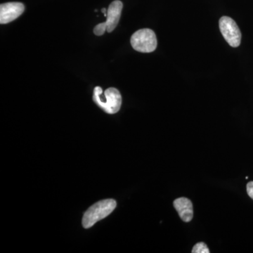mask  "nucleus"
<instances>
[{"label":"nucleus","mask_w":253,"mask_h":253,"mask_svg":"<svg viewBox=\"0 0 253 253\" xmlns=\"http://www.w3.org/2000/svg\"><path fill=\"white\" fill-rule=\"evenodd\" d=\"M95 104L105 112L115 114L121 109L122 105V96L117 89L109 88L103 93L102 88L96 86L92 97Z\"/></svg>","instance_id":"obj_1"},{"label":"nucleus","mask_w":253,"mask_h":253,"mask_svg":"<svg viewBox=\"0 0 253 253\" xmlns=\"http://www.w3.org/2000/svg\"><path fill=\"white\" fill-rule=\"evenodd\" d=\"M174 207L179 213L181 219L185 222H189L194 217L193 204L186 198H179L174 201Z\"/></svg>","instance_id":"obj_7"},{"label":"nucleus","mask_w":253,"mask_h":253,"mask_svg":"<svg viewBox=\"0 0 253 253\" xmlns=\"http://www.w3.org/2000/svg\"><path fill=\"white\" fill-rule=\"evenodd\" d=\"M25 6L21 2H7L0 5V23L6 24L23 14Z\"/></svg>","instance_id":"obj_6"},{"label":"nucleus","mask_w":253,"mask_h":253,"mask_svg":"<svg viewBox=\"0 0 253 253\" xmlns=\"http://www.w3.org/2000/svg\"><path fill=\"white\" fill-rule=\"evenodd\" d=\"M133 49L142 53H150L157 47V38L152 30L149 28L139 30L131 37Z\"/></svg>","instance_id":"obj_3"},{"label":"nucleus","mask_w":253,"mask_h":253,"mask_svg":"<svg viewBox=\"0 0 253 253\" xmlns=\"http://www.w3.org/2000/svg\"><path fill=\"white\" fill-rule=\"evenodd\" d=\"M116 201L113 199H106L99 201L91 206L84 214L83 225L89 229L96 222L109 215L116 208Z\"/></svg>","instance_id":"obj_2"},{"label":"nucleus","mask_w":253,"mask_h":253,"mask_svg":"<svg viewBox=\"0 0 253 253\" xmlns=\"http://www.w3.org/2000/svg\"><path fill=\"white\" fill-rule=\"evenodd\" d=\"M221 33L229 45L237 47L241 44V33L235 21L228 16H223L219 21Z\"/></svg>","instance_id":"obj_5"},{"label":"nucleus","mask_w":253,"mask_h":253,"mask_svg":"<svg viewBox=\"0 0 253 253\" xmlns=\"http://www.w3.org/2000/svg\"><path fill=\"white\" fill-rule=\"evenodd\" d=\"M101 12H102L103 14H104L105 17H106V16H107V10L105 9V8H103V9H101Z\"/></svg>","instance_id":"obj_10"},{"label":"nucleus","mask_w":253,"mask_h":253,"mask_svg":"<svg viewBox=\"0 0 253 253\" xmlns=\"http://www.w3.org/2000/svg\"><path fill=\"white\" fill-rule=\"evenodd\" d=\"M247 193L250 197L253 200V181L248 183Z\"/></svg>","instance_id":"obj_9"},{"label":"nucleus","mask_w":253,"mask_h":253,"mask_svg":"<svg viewBox=\"0 0 253 253\" xmlns=\"http://www.w3.org/2000/svg\"><path fill=\"white\" fill-rule=\"evenodd\" d=\"M123 7V2L120 0H115L109 5L107 9L106 21L104 23L96 25L94 28V33L96 36H101L105 32L111 33L119 23Z\"/></svg>","instance_id":"obj_4"},{"label":"nucleus","mask_w":253,"mask_h":253,"mask_svg":"<svg viewBox=\"0 0 253 253\" xmlns=\"http://www.w3.org/2000/svg\"><path fill=\"white\" fill-rule=\"evenodd\" d=\"M191 252L193 253H209L210 251L207 245L205 243L201 242L195 245Z\"/></svg>","instance_id":"obj_8"}]
</instances>
